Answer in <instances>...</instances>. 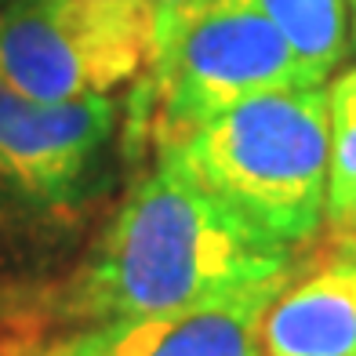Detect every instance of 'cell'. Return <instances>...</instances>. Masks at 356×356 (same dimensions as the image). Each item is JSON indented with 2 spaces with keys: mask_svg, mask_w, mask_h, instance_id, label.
<instances>
[{
  "mask_svg": "<svg viewBox=\"0 0 356 356\" xmlns=\"http://www.w3.org/2000/svg\"><path fill=\"white\" fill-rule=\"evenodd\" d=\"M295 273V248L156 160L113 207L73 277L37 309L76 331L280 295Z\"/></svg>",
  "mask_w": 356,
  "mask_h": 356,
  "instance_id": "6da1fadb",
  "label": "cell"
},
{
  "mask_svg": "<svg viewBox=\"0 0 356 356\" xmlns=\"http://www.w3.org/2000/svg\"><path fill=\"white\" fill-rule=\"evenodd\" d=\"M156 160L298 251L327 222V88L251 95L156 149Z\"/></svg>",
  "mask_w": 356,
  "mask_h": 356,
  "instance_id": "7a4b0ae2",
  "label": "cell"
},
{
  "mask_svg": "<svg viewBox=\"0 0 356 356\" xmlns=\"http://www.w3.org/2000/svg\"><path fill=\"white\" fill-rule=\"evenodd\" d=\"M302 84L295 51L254 0H207L145 70L138 127L164 149L251 95Z\"/></svg>",
  "mask_w": 356,
  "mask_h": 356,
  "instance_id": "3957f363",
  "label": "cell"
},
{
  "mask_svg": "<svg viewBox=\"0 0 356 356\" xmlns=\"http://www.w3.org/2000/svg\"><path fill=\"white\" fill-rule=\"evenodd\" d=\"M149 0H4L0 80L37 102L113 95L149 70Z\"/></svg>",
  "mask_w": 356,
  "mask_h": 356,
  "instance_id": "277c9868",
  "label": "cell"
},
{
  "mask_svg": "<svg viewBox=\"0 0 356 356\" xmlns=\"http://www.w3.org/2000/svg\"><path fill=\"white\" fill-rule=\"evenodd\" d=\"M113 95L37 102L0 80V215L47 225L84 207L117 135Z\"/></svg>",
  "mask_w": 356,
  "mask_h": 356,
  "instance_id": "5b68a950",
  "label": "cell"
},
{
  "mask_svg": "<svg viewBox=\"0 0 356 356\" xmlns=\"http://www.w3.org/2000/svg\"><path fill=\"white\" fill-rule=\"evenodd\" d=\"M277 295L62 331L29 356H266L258 323Z\"/></svg>",
  "mask_w": 356,
  "mask_h": 356,
  "instance_id": "8992f818",
  "label": "cell"
},
{
  "mask_svg": "<svg viewBox=\"0 0 356 356\" xmlns=\"http://www.w3.org/2000/svg\"><path fill=\"white\" fill-rule=\"evenodd\" d=\"M266 356H356V240L295 277L258 323Z\"/></svg>",
  "mask_w": 356,
  "mask_h": 356,
  "instance_id": "52a82bcc",
  "label": "cell"
},
{
  "mask_svg": "<svg viewBox=\"0 0 356 356\" xmlns=\"http://www.w3.org/2000/svg\"><path fill=\"white\" fill-rule=\"evenodd\" d=\"M284 33L309 84H323L349 47V0H254Z\"/></svg>",
  "mask_w": 356,
  "mask_h": 356,
  "instance_id": "ba28073f",
  "label": "cell"
},
{
  "mask_svg": "<svg viewBox=\"0 0 356 356\" xmlns=\"http://www.w3.org/2000/svg\"><path fill=\"white\" fill-rule=\"evenodd\" d=\"M327 225L334 240L356 233V66L338 73L327 88Z\"/></svg>",
  "mask_w": 356,
  "mask_h": 356,
  "instance_id": "9c48e42d",
  "label": "cell"
},
{
  "mask_svg": "<svg viewBox=\"0 0 356 356\" xmlns=\"http://www.w3.org/2000/svg\"><path fill=\"white\" fill-rule=\"evenodd\" d=\"M204 4L207 0H149V8H153V51H149V62L178 37V29H182Z\"/></svg>",
  "mask_w": 356,
  "mask_h": 356,
  "instance_id": "30bf717a",
  "label": "cell"
},
{
  "mask_svg": "<svg viewBox=\"0 0 356 356\" xmlns=\"http://www.w3.org/2000/svg\"><path fill=\"white\" fill-rule=\"evenodd\" d=\"M349 44L356 47V0H349Z\"/></svg>",
  "mask_w": 356,
  "mask_h": 356,
  "instance_id": "8fae6325",
  "label": "cell"
},
{
  "mask_svg": "<svg viewBox=\"0 0 356 356\" xmlns=\"http://www.w3.org/2000/svg\"><path fill=\"white\" fill-rule=\"evenodd\" d=\"M11 302H15V298H11V295H0V316H4V313H8V309H11Z\"/></svg>",
  "mask_w": 356,
  "mask_h": 356,
  "instance_id": "7c38bea8",
  "label": "cell"
},
{
  "mask_svg": "<svg viewBox=\"0 0 356 356\" xmlns=\"http://www.w3.org/2000/svg\"><path fill=\"white\" fill-rule=\"evenodd\" d=\"M338 240H356V233H349V236H338Z\"/></svg>",
  "mask_w": 356,
  "mask_h": 356,
  "instance_id": "4fadbf2b",
  "label": "cell"
}]
</instances>
